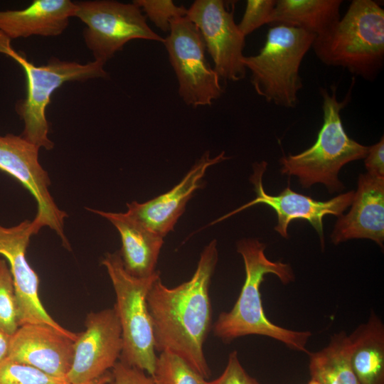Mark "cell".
I'll return each instance as SVG.
<instances>
[{
  "instance_id": "6",
  "label": "cell",
  "mask_w": 384,
  "mask_h": 384,
  "mask_svg": "<svg viewBox=\"0 0 384 384\" xmlns=\"http://www.w3.org/2000/svg\"><path fill=\"white\" fill-rule=\"evenodd\" d=\"M101 264L113 286L116 311L122 338L119 361L151 376L156 360L153 325L146 297L160 277L156 271L147 277H137L124 268L119 252L107 253Z\"/></svg>"
},
{
  "instance_id": "33",
  "label": "cell",
  "mask_w": 384,
  "mask_h": 384,
  "mask_svg": "<svg viewBox=\"0 0 384 384\" xmlns=\"http://www.w3.org/2000/svg\"><path fill=\"white\" fill-rule=\"evenodd\" d=\"M8 38L1 32H0V50L4 43L7 41Z\"/></svg>"
},
{
  "instance_id": "2",
  "label": "cell",
  "mask_w": 384,
  "mask_h": 384,
  "mask_svg": "<svg viewBox=\"0 0 384 384\" xmlns=\"http://www.w3.org/2000/svg\"><path fill=\"white\" fill-rule=\"evenodd\" d=\"M265 247L264 243L254 238H244L237 242V252L245 266V282L232 309L219 314L213 326V334L226 343L247 335L264 336L308 354L310 351L306 344L311 336L310 331L283 328L270 321L265 314L260 291L265 275L273 274L283 284L295 280L290 265L270 260L265 254Z\"/></svg>"
},
{
  "instance_id": "3",
  "label": "cell",
  "mask_w": 384,
  "mask_h": 384,
  "mask_svg": "<svg viewBox=\"0 0 384 384\" xmlns=\"http://www.w3.org/2000/svg\"><path fill=\"white\" fill-rule=\"evenodd\" d=\"M354 78L344 99L337 98V87H331V92L320 89L322 97L323 124L315 143L297 154L283 156L279 162L281 173L294 176L303 188H309L320 183L330 193L342 191L343 184L338 179L341 169L346 164L365 159L369 146L363 145L348 137L341 117V110L351 99Z\"/></svg>"
},
{
  "instance_id": "14",
  "label": "cell",
  "mask_w": 384,
  "mask_h": 384,
  "mask_svg": "<svg viewBox=\"0 0 384 384\" xmlns=\"http://www.w3.org/2000/svg\"><path fill=\"white\" fill-rule=\"evenodd\" d=\"M32 235L30 220H24L11 227L0 225V255L7 262L14 280L19 326L44 324L70 334L72 331L56 322L41 302L39 278L26 258V250Z\"/></svg>"
},
{
  "instance_id": "29",
  "label": "cell",
  "mask_w": 384,
  "mask_h": 384,
  "mask_svg": "<svg viewBox=\"0 0 384 384\" xmlns=\"http://www.w3.org/2000/svg\"><path fill=\"white\" fill-rule=\"evenodd\" d=\"M105 384H154L144 370L118 361L111 369L110 379Z\"/></svg>"
},
{
  "instance_id": "11",
  "label": "cell",
  "mask_w": 384,
  "mask_h": 384,
  "mask_svg": "<svg viewBox=\"0 0 384 384\" xmlns=\"http://www.w3.org/2000/svg\"><path fill=\"white\" fill-rule=\"evenodd\" d=\"M198 28L220 79L236 82L243 79L242 63L245 36L240 31L222 0H196L186 16Z\"/></svg>"
},
{
  "instance_id": "13",
  "label": "cell",
  "mask_w": 384,
  "mask_h": 384,
  "mask_svg": "<svg viewBox=\"0 0 384 384\" xmlns=\"http://www.w3.org/2000/svg\"><path fill=\"white\" fill-rule=\"evenodd\" d=\"M85 331L74 341L73 358L66 380L82 384L105 374L120 358L122 331L114 308L89 313Z\"/></svg>"
},
{
  "instance_id": "19",
  "label": "cell",
  "mask_w": 384,
  "mask_h": 384,
  "mask_svg": "<svg viewBox=\"0 0 384 384\" xmlns=\"http://www.w3.org/2000/svg\"><path fill=\"white\" fill-rule=\"evenodd\" d=\"M110 221L120 235L122 248L119 252L125 270L137 277L153 274L164 238L154 233L125 213L107 212L87 208Z\"/></svg>"
},
{
  "instance_id": "21",
  "label": "cell",
  "mask_w": 384,
  "mask_h": 384,
  "mask_svg": "<svg viewBox=\"0 0 384 384\" xmlns=\"http://www.w3.org/2000/svg\"><path fill=\"white\" fill-rule=\"evenodd\" d=\"M341 0H277L270 23L291 26L319 36L341 18Z\"/></svg>"
},
{
  "instance_id": "34",
  "label": "cell",
  "mask_w": 384,
  "mask_h": 384,
  "mask_svg": "<svg viewBox=\"0 0 384 384\" xmlns=\"http://www.w3.org/2000/svg\"><path fill=\"white\" fill-rule=\"evenodd\" d=\"M307 384H320L318 381L311 378L310 381Z\"/></svg>"
},
{
  "instance_id": "31",
  "label": "cell",
  "mask_w": 384,
  "mask_h": 384,
  "mask_svg": "<svg viewBox=\"0 0 384 384\" xmlns=\"http://www.w3.org/2000/svg\"><path fill=\"white\" fill-rule=\"evenodd\" d=\"M11 336L0 329V363L8 358Z\"/></svg>"
},
{
  "instance_id": "25",
  "label": "cell",
  "mask_w": 384,
  "mask_h": 384,
  "mask_svg": "<svg viewBox=\"0 0 384 384\" xmlns=\"http://www.w3.org/2000/svg\"><path fill=\"white\" fill-rule=\"evenodd\" d=\"M0 384H70L32 366L9 358L0 363Z\"/></svg>"
},
{
  "instance_id": "7",
  "label": "cell",
  "mask_w": 384,
  "mask_h": 384,
  "mask_svg": "<svg viewBox=\"0 0 384 384\" xmlns=\"http://www.w3.org/2000/svg\"><path fill=\"white\" fill-rule=\"evenodd\" d=\"M2 53L22 67L26 78V97L16 105V111L24 125L21 135L39 149L46 150L54 146L48 137L49 127L46 117V109L52 94L67 82L108 77L104 64L95 60L81 64L52 58L46 65H36L13 49L11 44Z\"/></svg>"
},
{
  "instance_id": "27",
  "label": "cell",
  "mask_w": 384,
  "mask_h": 384,
  "mask_svg": "<svg viewBox=\"0 0 384 384\" xmlns=\"http://www.w3.org/2000/svg\"><path fill=\"white\" fill-rule=\"evenodd\" d=\"M275 0H247L246 7L238 27L246 36L260 26L270 23L275 6Z\"/></svg>"
},
{
  "instance_id": "24",
  "label": "cell",
  "mask_w": 384,
  "mask_h": 384,
  "mask_svg": "<svg viewBox=\"0 0 384 384\" xmlns=\"http://www.w3.org/2000/svg\"><path fill=\"white\" fill-rule=\"evenodd\" d=\"M18 327V304L14 280L7 262L0 257V329L12 336Z\"/></svg>"
},
{
  "instance_id": "17",
  "label": "cell",
  "mask_w": 384,
  "mask_h": 384,
  "mask_svg": "<svg viewBox=\"0 0 384 384\" xmlns=\"http://www.w3.org/2000/svg\"><path fill=\"white\" fill-rule=\"evenodd\" d=\"M334 245L351 239H369L383 247L384 178L361 174L351 208L338 217L331 235Z\"/></svg>"
},
{
  "instance_id": "20",
  "label": "cell",
  "mask_w": 384,
  "mask_h": 384,
  "mask_svg": "<svg viewBox=\"0 0 384 384\" xmlns=\"http://www.w3.org/2000/svg\"><path fill=\"white\" fill-rule=\"evenodd\" d=\"M349 360L361 384H384V325L371 311L350 335Z\"/></svg>"
},
{
  "instance_id": "32",
  "label": "cell",
  "mask_w": 384,
  "mask_h": 384,
  "mask_svg": "<svg viewBox=\"0 0 384 384\" xmlns=\"http://www.w3.org/2000/svg\"><path fill=\"white\" fill-rule=\"evenodd\" d=\"M110 379V372L108 371L103 375L93 380L82 383V384H105Z\"/></svg>"
},
{
  "instance_id": "22",
  "label": "cell",
  "mask_w": 384,
  "mask_h": 384,
  "mask_svg": "<svg viewBox=\"0 0 384 384\" xmlns=\"http://www.w3.org/2000/svg\"><path fill=\"white\" fill-rule=\"evenodd\" d=\"M348 336L341 331L333 334L322 349L309 352L311 378L320 384H361L350 365Z\"/></svg>"
},
{
  "instance_id": "5",
  "label": "cell",
  "mask_w": 384,
  "mask_h": 384,
  "mask_svg": "<svg viewBox=\"0 0 384 384\" xmlns=\"http://www.w3.org/2000/svg\"><path fill=\"white\" fill-rule=\"evenodd\" d=\"M315 37L291 26H272L259 53L242 59L246 70L251 72V84L257 95L277 106L295 107L303 87L300 65Z\"/></svg>"
},
{
  "instance_id": "4",
  "label": "cell",
  "mask_w": 384,
  "mask_h": 384,
  "mask_svg": "<svg viewBox=\"0 0 384 384\" xmlns=\"http://www.w3.org/2000/svg\"><path fill=\"white\" fill-rule=\"evenodd\" d=\"M311 48L326 65L375 79L384 63V9L372 0L352 1L338 22L315 37Z\"/></svg>"
},
{
  "instance_id": "12",
  "label": "cell",
  "mask_w": 384,
  "mask_h": 384,
  "mask_svg": "<svg viewBox=\"0 0 384 384\" xmlns=\"http://www.w3.org/2000/svg\"><path fill=\"white\" fill-rule=\"evenodd\" d=\"M267 163L262 161L253 164V174L250 181L254 185L256 198L249 203L223 216L218 221L257 204H265L274 210L277 224L274 227L282 237H289L287 228L295 220L308 221L316 231L321 248H324L323 219L327 215L339 217L352 203L354 191L341 193L326 201H316L310 196L294 191L288 185L279 194L272 196L267 193L262 185V176L267 169Z\"/></svg>"
},
{
  "instance_id": "9",
  "label": "cell",
  "mask_w": 384,
  "mask_h": 384,
  "mask_svg": "<svg viewBox=\"0 0 384 384\" xmlns=\"http://www.w3.org/2000/svg\"><path fill=\"white\" fill-rule=\"evenodd\" d=\"M178 82V94L192 107L210 105L223 90L220 78L206 57V46L186 17L174 18L163 43Z\"/></svg>"
},
{
  "instance_id": "1",
  "label": "cell",
  "mask_w": 384,
  "mask_h": 384,
  "mask_svg": "<svg viewBox=\"0 0 384 384\" xmlns=\"http://www.w3.org/2000/svg\"><path fill=\"white\" fill-rule=\"evenodd\" d=\"M218 262L215 240L203 250L191 278L169 288L159 277L146 297L156 351H171L206 379L210 375L203 344L211 329L209 287Z\"/></svg>"
},
{
  "instance_id": "23",
  "label": "cell",
  "mask_w": 384,
  "mask_h": 384,
  "mask_svg": "<svg viewBox=\"0 0 384 384\" xmlns=\"http://www.w3.org/2000/svg\"><path fill=\"white\" fill-rule=\"evenodd\" d=\"M154 384H208L206 378L178 355L164 351L156 357Z\"/></svg>"
},
{
  "instance_id": "18",
  "label": "cell",
  "mask_w": 384,
  "mask_h": 384,
  "mask_svg": "<svg viewBox=\"0 0 384 384\" xmlns=\"http://www.w3.org/2000/svg\"><path fill=\"white\" fill-rule=\"evenodd\" d=\"M70 0H35L20 10L0 11V32L10 40L31 36H57L74 17Z\"/></svg>"
},
{
  "instance_id": "30",
  "label": "cell",
  "mask_w": 384,
  "mask_h": 384,
  "mask_svg": "<svg viewBox=\"0 0 384 384\" xmlns=\"http://www.w3.org/2000/svg\"><path fill=\"white\" fill-rule=\"evenodd\" d=\"M367 173L373 176L384 178V138L383 136L375 144L369 146L365 158Z\"/></svg>"
},
{
  "instance_id": "8",
  "label": "cell",
  "mask_w": 384,
  "mask_h": 384,
  "mask_svg": "<svg viewBox=\"0 0 384 384\" xmlns=\"http://www.w3.org/2000/svg\"><path fill=\"white\" fill-rule=\"evenodd\" d=\"M75 4L74 17L86 25L83 31L85 43L95 61L105 65L134 39L164 41L148 26L145 15L134 2L95 0Z\"/></svg>"
},
{
  "instance_id": "28",
  "label": "cell",
  "mask_w": 384,
  "mask_h": 384,
  "mask_svg": "<svg viewBox=\"0 0 384 384\" xmlns=\"http://www.w3.org/2000/svg\"><path fill=\"white\" fill-rule=\"evenodd\" d=\"M208 384H260L251 377L242 366L236 351L228 356L227 365L223 373L216 379L208 381Z\"/></svg>"
},
{
  "instance_id": "26",
  "label": "cell",
  "mask_w": 384,
  "mask_h": 384,
  "mask_svg": "<svg viewBox=\"0 0 384 384\" xmlns=\"http://www.w3.org/2000/svg\"><path fill=\"white\" fill-rule=\"evenodd\" d=\"M133 2L164 32H169L174 18L186 16L187 14V9L176 5L171 0H135Z\"/></svg>"
},
{
  "instance_id": "10",
  "label": "cell",
  "mask_w": 384,
  "mask_h": 384,
  "mask_svg": "<svg viewBox=\"0 0 384 384\" xmlns=\"http://www.w3.org/2000/svg\"><path fill=\"white\" fill-rule=\"evenodd\" d=\"M39 149L21 135L0 136V170L17 180L34 198L37 211L31 220L33 235L48 227L58 235L64 247L69 248L64 230L68 214L59 208L50 194V179L39 162Z\"/></svg>"
},
{
  "instance_id": "15",
  "label": "cell",
  "mask_w": 384,
  "mask_h": 384,
  "mask_svg": "<svg viewBox=\"0 0 384 384\" xmlns=\"http://www.w3.org/2000/svg\"><path fill=\"white\" fill-rule=\"evenodd\" d=\"M78 334L63 333L44 324L20 326L11 336L7 358L66 380Z\"/></svg>"
},
{
  "instance_id": "16",
  "label": "cell",
  "mask_w": 384,
  "mask_h": 384,
  "mask_svg": "<svg viewBox=\"0 0 384 384\" xmlns=\"http://www.w3.org/2000/svg\"><path fill=\"white\" fill-rule=\"evenodd\" d=\"M228 157L222 151L214 158L205 152L181 181L169 191L144 203H127L126 213L145 227L164 238L174 230V225L183 213L195 191L202 186L201 179L208 168Z\"/></svg>"
}]
</instances>
